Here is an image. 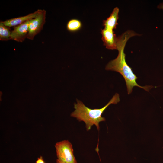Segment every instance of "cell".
<instances>
[{
  "label": "cell",
  "mask_w": 163,
  "mask_h": 163,
  "mask_svg": "<svg viewBox=\"0 0 163 163\" xmlns=\"http://www.w3.org/2000/svg\"><path fill=\"white\" fill-rule=\"evenodd\" d=\"M139 35L134 31L128 30L117 37V50H118V55L115 59L109 62L105 68L107 70L117 72L122 76L126 82L128 94L131 93L135 86L140 88L148 91L153 87L151 86H142L138 85L136 82L138 77L126 61L124 50L127 42L132 37Z\"/></svg>",
  "instance_id": "6da1fadb"
},
{
  "label": "cell",
  "mask_w": 163,
  "mask_h": 163,
  "mask_svg": "<svg viewBox=\"0 0 163 163\" xmlns=\"http://www.w3.org/2000/svg\"><path fill=\"white\" fill-rule=\"evenodd\" d=\"M120 101L119 95L116 93L103 107L91 109L87 107L81 101L77 99L76 103L74 104L75 110L71 113V116L76 118L79 121L84 122L87 131L89 130L93 125L96 126L99 131V123L106 120L104 117L101 116L102 114L110 105L117 104Z\"/></svg>",
  "instance_id": "7a4b0ae2"
},
{
  "label": "cell",
  "mask_w": 163,
  "mask_h": 163,
  "mask_svg": "<svg viewBox=\"0 0 163 163\" xmlns=\"http://www.w3.org/2000/svg\"><path fill=\"white\" fill-rule=\"evenodd\" d=\"M58 159L63 163H77L72 144L68 140L57 142L55 145Z\"/></svg>",
  "instance_id": "3957f363"
},
{
  "label": "cell",
  "mask_w": 163,
  "mask_h": 163,
  "mask_svg": "<svg viewBox=\"0 0 163 163\" xmlns=\"http://www.w3.org/2000/svg\"><path fill=\"white\" fill-rule=\"evenodd\" d=\"M46 10L41 9L34 18L30 20L27 38L33 40L34 37L41 31L46 22Z\"/></svg>",
  "instance_id": "277c9868"
},
{
  "label": "cell",
  "mask_w": 163,
  "mask_h": 163,
  "mask_svg": "<svg viewBox=\"0 0 163 163\" xmlns=\"http://www.w3.org/2000/svg\"><path fill=\"white\" fill-rule=\"evenodd\" d=\"M30 20L14 27L11 31V39L19 42H23L27 38Z\"/></svg>",
  "instance_id": "5b68a950"
},
{
  "label": "cell",
  "mask_w": 163,
  "mask_h": 163,
  "mask_svg": "<svg viewBox=\"0 0 163 163\" xmlns=\"http://www.w3.org/2000/svg\"><path fill=\"white\" fill-rule=\"evenodd\" d=\"M104 45L110 50H117V37L113 30L104 28L101 30Z\"/></svg>",
  "instance_id": "8992f818"
},
{
  "label": "cell",
  "mask_w": 163,
  "mask_h": 163,
  "mask_svg": "<svg viewBox=\"0 0 163 163\" xmlns=\"http://www.w3.org/2000/svg\"><path fill=\"white\" fill-rule=\"evenodd\" d=\"M41 9H38L32 13L16 18H11L3 21L4 24L8 27H15L27 21L34 18L39 14Z\"/></svg>",
  "instance_id": "52a82bcc"
},
{
  "label": "cell",
  "mask_w": 163,
  "mask_h": 163,
  "mask_svg": "<svg viewBox=\"0 0 163 163\" xmlns=\"http://www.w3.org/2000/svg\"><path fill=\"white\" fill-rule=\"evenodd\" d=\"M119 8L115 7L113 10L110 16L103 21L102 25L104 28L113 30L116 28L118 24L117 22L119 19Z\"/></svg>",
  "instance_id": "ba28073f"
},
{
  "label": "cell",
  "mask_w": 163,
  "mask_h": 163,
  "mask_svg": "<svg viewBox=\"0 0 163 163\" xmlns=\"http://www.w3.org/2000/svg\"><path fill=\"white\" fill-rule=\"evenodd\" d=\"M82 24L79 20L73 18L70 20L66 25L67 30L71 32H77L82 27Z\"/></svg>",
  "instance_id": "9c48e42d"
},
{
  "label": "cell",
  "mask_w": 163,
  "mask_h": 163,
  "mask_svg": "<svg viewBox=\"0 0 163 163\" xmlns=\"http://www.w3.org/2000/svg\"><path fill=\"white\" fill-rule=\"evenodd\" d=\"M10 27L5 25L3 21L0 22V40L7 41L11 39V31Z\"/></svg>",
  "instance_id": "30bf717a"
},
{
  "label": "cell",
  "mask_w": 163,
  "mask_h": 163,
  "mask_svg": "<svg viewBox=\"0 0 163 163\" xmlns=\"http://www.w3.org/2000/svg\"><path fill=\"white\" fill-rule=\"evenodd\" d=\"M36 163H45L43 157L40 156L38 158L37 161H36Z\"/></svg>",
  "instance_id": "8fae6325"
},
{
  "label": "cell",
  "mask_w": 163,
  "mask_h": 163,
  "mask_svg": "<svg viewBox=\"0 0 163 163\" xmlns=\"http://www.w3.org/2000/svg\"><path fill=\"white\" fill-rule=\"evenodd\" d=\"M158 8L163 10V2L159 4L157 6Z\"/></svg>",
  "instance_id": "7c38bea8"
},
{
  "label": "cell",
  "mask_w": 163,
  "mask_h": 163,
  "mask_svg": "<svg viewBox=\"0 0 163 163\" xmlns=\"http://www.w3.org/2000/svg\"><path fill=\"white\" fill-rule=\"evenodd\" d=\"M56 163H63L61 161L59 160L58 159H57L56 161Z\"/></svg>",
  "instance_id": "4fadbf2b"
}]
</instances>
